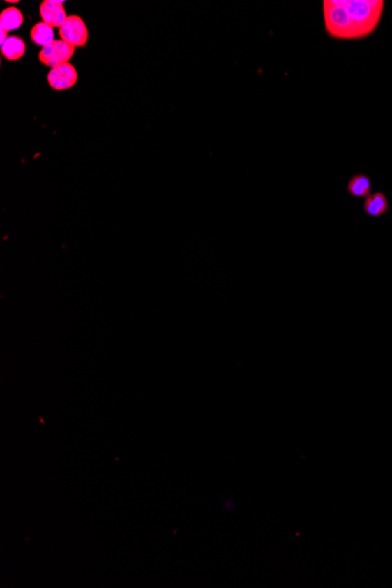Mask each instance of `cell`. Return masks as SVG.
Masks as SVG:
<instances>
[{
	"instance_id": "obj_9",
	"label": "cell",
	"mask_w": 392,
	"mask_h": 588,
	"mask_svg": "<svg viewBox=\"0 0 392 588\" xmlns=\"http://www.w3.org/2000/svg\"><path fill=\"white\" fill-rule=\"evenodd\" d=\"M31 39L34 44L41 47L52 44L54 39V29L47 25L46 22H41L36 24L31 30Z\"/></svg>"
},
{
	"instance_id": "obj_2",
	"label": "cell",
	"mask_w": 392,
	"mask_h": 588,
	"mask_svg": "<svg viewBox=\"0 0 392 588\" xmlns=\"http://www.w3.org/2000/svg\"><path fill=\"white\" fill-rule=\"evenodd\" d=\"M59 36L73 47H84L89 41V29L79 15H68L59 29Z\"/></svg>"
},
{
	"instance_id": "obj_8",
	"label": "cell",
	"mask_w": 392,
	"mask_h": 588,
	"mask_svg": "<svg viewBox=\"0 0 392 588\" xmlns=\"http://www.w3.org/2000/svg\"><path fill=\"white\" fill-rule=\"evenodd\" d=\"M25 52H27L25 41L22 40V38L15 37V36L8 37L4 44L1 45V54L5 59L10 61L22 59Z\"/></svg>"
},
{
	"instance_id": "obj_4",
	"label": "cell",
	"mask_w": 392,
	"mask_h": 588,
	"mask_svg": "<svg viewBox=\"0 0 392 588\" xmlns=\"http://www.w3.org/2000/svg\"><path fill=\"white\" fill-rule=\"evenodd\" d=\"M48 85L56 91L70 89L78 82V72L70 63L54 67L48 72Z\"/></svg>"
},
{
	"instance_id": "obj_10",
	"label": "cell",
	"mask_w": 392,
	"mask_h": 588,
	"mask_svg": "<svg viewBox=\"0 0 392 588\" xmlns=\"http://www.w3.org/2000/svg\"><path fill=\"white\" fill-rule=\"evenodd\" d=\"M24 22V15L17 8H8L0 15V27L6 32L17 30Z\"/></svg>"
},
{
	"instance_id": "obj_5",
	"label": "cell",
	"mask_w": 392,
	"mask_h": 588,
	"mask_svg": "<svg viewBox=\"0 0 392 588\" xmlns=\"http://www.w3.org/2000/svg\"><path fill=\"white\" fill-rule=\"evenodd\" d=\"M63 1L54 0H45L40 5V17L43 22L50 27H61L67 19L66 10L63 8Z\"/></svg>"
},
{
	"instance_id": "obj_3",
	"label": "cell",
	"mask_w": 392,
	"mask_h": 588,
	"mask_svg": "<svg viewBox=\"0 0 392 588\" xmlns=\"http://www.w3.org/2000/svg\"><path fill=\"white\" fill-rule=\"evenodd\" d=\"M75 47L60 39L41 48L39 52V60L41 63H44L45 66L54 68V67L68 63L70 58L75 56Z\"/></svg>"
},
{
	"instance_id": "obj_11",
	"label": "cell",
	"mask_w": 392,
	"mask_h": 588,
	"mask_svg": "<svg viewBox=\"0 0 392 588\" xmlns=\"http://www.w3.org/2000/svg\"><path fill=\"white\" fill-rule=\"evenodd\" d=\"M8 38V32L5 30H1V38H0V43H1V45L4 44L5 40H6Z\"/></svg>"
},
{
	"instance_id": "obj_6",
	"label": "cell",
	"mask_w": 392,
	"mask_h": 588,
	"mask_svg": "<svg viewBox=\"0 0 392 588\" xmlns=\"http://www.w3.org/2000/svg\"><path fill=\"white\" fill-rule=\"evenodd\" d=\"M389 207L388 197L382 192L371 193L363 204V209L370 218H382L388 213Z\"/></svg>"
},
{
	"instance_id": "obj_7",
	"label": "cell",
	"mask_w": 392,
	"mask_h": 588,
	"mask_svg": "<svg viewBox=\"0 0 392 588\" xmlns=\"http://www.w3.org/2000/svg\"><path fill=\"white\" fill-rule=\"evenodd\" d=\"M348 193L356 199H366L372 192L371 179L365 174H356L350 178L348 186Z\"/></svg>"
},
{
	"instance_id": "obj_1",
	"label": "cell",
	"mask_w": 392,
	"mask_h": 588,
	"mask_svg": "<svg viewBox=\"0 0 392 588\" xmlns=\"http://www.w3.org/2000/svg\"><path fill=\"white\" fill-rule=\"evenodd\" d=\"M340 3L356 40L369 37L381 24L385 4L383 0H340Z\"/></svg>"
}]
</instances>
